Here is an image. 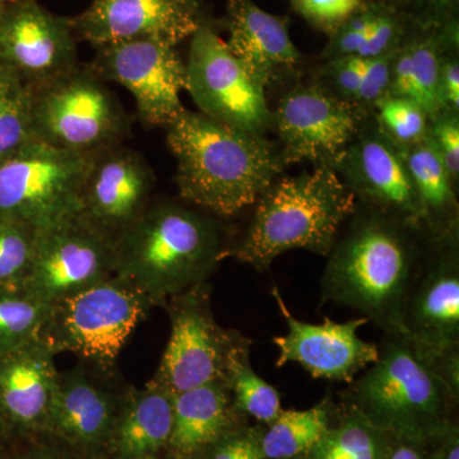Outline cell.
Here are the masks:
<instances>
[{"mask_svg":"<svg viewBox=\"0 0 459 459\" xmlns=\"http://www.w3.org/2000/svg\"><path fill=\"white\" fill-rule=\"evenodd\" d=\"M371 114L379 131L400 148L413 146L427 138L430 117L412 100L385 96Z\"/></svg>","mask_w":459,"mask_h":459,"instance_id":"1f68e13d","label":"cell"},{"mask_svg":"<svg viewBox=\"0 0 459 459\" xmlns=\"http://www.w3.org/2000/svg\"><path fill=\"white\" fill-rule=\"evenodd\" d=\"M114 274L113 241L77 216L39 231L31 268L21 289L49 305Z\"/></svg>","mask_w":459,"mask_h":459,"instance_id":"4fadbf2b","label":"cell"},{"mask_svg":"<svg viewBox=\"0 0 459 459\" xmlns=\"http://www.w3.org/2000/svg\"><path fill=\"white\" fill-rule=\"evenodd\" d=\"M380 8L382 4L379 3L365 0L364 4L355 13L343 21L333 32L329 33L327 45L322 54L323 59L358 56Z\"/></svg>","mask_w":459,"mask_h":459,"instance_id":"e575fe53","label":"cell"},{"mask_svg":"<svg viewBox=\"0 0 459 459\" xmlns=\"http://www.w3.org/2000/svg\"><path fill=\"white\" fill-rule=\"evenodd\" d=\"M247 421L235 409L225 382L175 394L164 459H197L226 431Z\"/></svg>","mask_w":459,"mask_h":459,"instance_id":"d4e9b609","label":"cell"},{"mask_svg":"<svg viewBox=\"0 0 459 459\" xmlns=\"http://www.w3.org/2000/svg\"><path fill=\"white\" fill-rule=\"evenodd\" d=\"M39 230L0 220V286L22 287L31 268Z\"/></svg>","mask_w":459,"mask_h":459,"instance_id":"d6a6232c","label":"cell"},{"mask_svg":"<svg viewBox=\"0 0 459 459\" xmlns=\"http://www.w3.org/2000/svg\"><path fill=\"white\" fill-rule=\"evenodd\" d=\"M174 394L148 380L129 385L115 420L104 459H164L172 428Z\"/></svg>","mask_w":459,"mask_h":459,"instance_id":"cb8c5ba5","label":"cell"},{"mask_svg":"<svg viewBox=\"0 0 459 459\" xmlns=\"http://www.w3.org/2000/svg\"><path fill=\"white\" fill-rule=\"evenodd\" d=\"M128 386L119 371L78 360L71 369L59 371L45 431L104 459Z\"/></svg>","mask_w":459,"mask_h":459,"instance_id":"9a60e30c","label":"cell"},{"mask_svg":"<svg viewBox=\"0 0 459 459\" xmlns=\"http://www.w3.org/2000/svg\"><path fill=\"white\" fill-rule=\"evenodd\" d=\"M428 140L433 143L453 181L459 180V117L442 111L429 120Z\"/></svg>","mask_w":459,"mask_h":459,"instance_id":"ab89813d","label":"cell"},{"mask_svg":"<svg viewBox=\"0 0 459 459\" xmlns=\"http://www.w3.org/2000/svg\"><path fill=\"white\" fill-rule=\"evenodd\" d=\"M394 54V51L388 56L361 57V83L358 107L365 114L373 113L377 102L389 95Z\"/></svg>","mask_w":459,"mask_h":459,"instance_id":"f35d334b","label":"cell"},{"mask_svg":"<svg viewBox=\"0 0 459 459\" xmlns=\"http://www.w3.org/2000/svg\"><path fill=\"white\" fill-rule=\"evenodd\" d=\"M225 23L230 50L265 90L300 65L303 56L290 35L289 21L255 0H229Z\"/></svg>","mask_w":459,"mask_h":459,"instance_id":"7402d4cb","label":"cell"},{"mask_svg":"<svg viewBox=\"0 0 459 459\" xmlns=\"http://www.w3.org/2000/svg\"><path fill=\"white\" fill-rule=\"evenodd\" d=\"M271 294L287 325V333L272 340L279 350L277 368L295 362L314 379L349 385L379 356L377 344L359 336V329L369 323L365 316L344 323L325 318L312 325L292 316L277 287Z\"/></svg>","mask_w":459,"mask_h":459,"instance_id":"d6986e66","label":"cell"},{"mask_svg":"<svg viewBox=\"0 0 459 459\" xmlns=\"http://www.w3.org/2000/svg\"><path fill=\"white\" fill-rule=\"evenodd\" d=\"M156 175L137 151L120 144L91 157L81 190L80 214L111 241L152 204Z\"/></svg>","mask_w":459,"mask_h":459,"instance_id":"ac0fdd59","label":"cell"},{"mask_svg":"<svg viewBox=\"0 0 459 459\" xmlns=\"http://www.w3.org/2000/svg\"><path fill=\"white\" fill-rule=\"evenodd\" d=\"M290 3L310 26L329 35L355 13L365 0H290Z\"/></svg>","mask_w":459,"mask_h":459,"instance_id":"74e56055","label":"cell"},{"mask_svg":"<svg viewBox=\"0 0 459 459\" xmlns=\"http://www.w3.org/2000/svg\"><path fill=\"white\" fill-rule=\"evenodd\" d=\"M262 425L243 422L230 429L197 459H265L262 451Z\"/></svg>","mask_w":459,"mask_h":459,"instance_id":"8d00e7d4","label":"cell"},{"mask_svg":"<svg viewBox=\"0 0 459 459\" xmlns=\"http://www.w3.org/2000/svg\"><path fill=\"white\" fill-rule=\"evenodd\" d=\"M346 225L327 255L320 300L356 310L383 334L404 336L407 296L430 241L420 230L358 204Z\"/></svg>","mask_w":459,"mask_h":459,"instance_id":"6da1fadb","label":"cell"},{"mask_svg":"<svg viewBox=\"0 0 459 459\" xmlns=\"http://www.w3.org/2000/svg\"><path fill=\"white\" fill-rule=\"evenodd\" d=\"M429 459H459V425L453 419L428 435Z\"/></svg>","mask_w":459,"mask_h":459,"instance_id":"7bdbcfd3","label":"cell"},{"mask_svg":"<svg viewBox=\"0 0 459 459\" xmlns=\"http://www.w3.org/2000/svg\"><path fill=\"white\" fill-rule=\"evenodd\" d=\"M459 0H418L412 18L424 25H446L458 20Z\"/></svg>","mask_w":459,"mask_h":459,"instance_id":"ee69618b","label":"cell"},{"mask_svg":"<svg viewBox=\"0 0 459 459\" xmlns=\"http://www.w3.org/2000/svg\"><path fill=\"white\" fill-rule=\"evenodd\" d=\"M32 141L31 89L0 65V162Z\"/></svg>","mask_w":459,"mask_h":459,"instance_id":"f546056e","label":"cell"},{"mask_svg":"<svg viewBox=\"0 0 459 459\" xmlns=\"http://www.w3.org/2000/svg\"><path fill=\"white\" fill-rule=\"evenodd\" d=\"M92 63L107 82L120 84L134 100L147 126L165 128L183 113L186 66L178 47L156 40L115 42L98 48Z\"/></svg>","mask_w":459,"mask_h":459,"instance_id":"7c38bea8","label":"cell"},{"mask_svg":"<svg viewBox=\"0 0 459 459\" xmlns=\"http://www.w3.org/2000/svg\"><path fill=\"white\" fill-rule=\"evenodd\" d=\"M92 156L30 142L0 162V220L40 231L77 217Z\"/></svg>","mask_w":459,"mask_h":459,"instance_id":"9c48e42d","label":"cell"},{"mask_svg":"<svg viewBox=\"0 0 459 459\" xmlns=\"http://www.w3.org/2000/svg\"><path fill=\"white\" fill-rule=\"evenodd\" d=\"M7 439V434H5L4 428H3L2 421H0V443L3 442V440Z\"/></svg>","mask_w":459,"mask_h":459,"instance_id":"7dc6e473","label":"cell"},{"mask_svg":"<svg viewBox=\"0 0 459 459\" xmlns=\"http://www.w3.org/2000/svg\"><path fill=\"white\" fill-rule=\"evenodd\" d=\"M421 211L422 234L430 243L459 238L457 184L428 137L401 148Z\"/></svg>","mask_w":459,"mask_h":459,"instance_id":"484cf974","label":"cell"},{"mask_svg":"<svg viewBox=\"0 0 459 459\" xmlns=\"http://www.w3.org/2000/svg\"><path fill=\"white\" fill-rule=\"evenodd\" d=\"M385 459H429L428 437L391 435Z\"/></svg>","mask_w":459,"mask_h":459,"instance_id":"f6af8a7d","label":"cell"},{"mask_svg":"<svg viewBox=\"0 0 459 459\" xmlns=\"http://www.w3.org/2000/svg\"><path fill=\"white\" fill-rule=\"evenodd\" d=\"M78 65L72 18L51 13L38 0H13L0 12V65L30 87L50 82Z\"/></svg>","mask_w":459,"mask_h":459,"instance_id":"2e32d148","label":"cell"},{"mask_svg":"<svg viewBox=\"0 0 459 459\" xmlns=\"http://www.w3.org/2000/svg\"><path fill=\"white\" fill-rule=\"evenodd\" d=\"M198 2H201V0H198Z\"/></svg>","mask_w":459,"mask_h":459,"instance_id":"681fc988","label":"cell"},{"mask_svg":"<svg viewBox=\"0 0 459 459\" xmlns=\"http://www.w3.org/2000/svg\"><path fill=\"white\" fill-rule=\"evenodd\" d=\"M162 307L170 320V338L151 379L174 395L213 382L226 383L232 356L253 342L214 319L208 281L171 296Z\"/></svg>","mask_w":459,"mask_h":459,"instance_id":"ba28073f","label":"cell"},{"mask_svg":"<svg viewBox=\"0 0 459 459\" xmlns=\"http://www.w3.org/2000/svg\"><path fill=\"white\" fill-rule=\"evenodd\" d=\"M403 333L429 362L459 347V238L430 243L411 285Z\"/></svg>","mask_w":459,"mask_h":459,"instance_id":"e0dca14e","label":"cell"},{"mask_svg":"<svg viewBox=\"0 0 459 459\" xmlns=\"http://www.w3.org/2000/svg\"><path fill=\"white\" fill-rule=\"evenodd\" d=\"M358 105L344 101L323 84H299L272 111V128L287 165L312 162L334 168L367 119Z\"/></svg>","mask_w":459,"mask_h":459,"instance_id":"8fae6325","label":"cell"},{"mask_svg":"<svg viewBox=\"0 0 459 459\" xmlns=\"http://www.w3.org/2000/svg\"><path fill=\"white\" fill-rule=\"evenodd\" d=\"M205 20L198 0H92L72 18L77 39L95 49L115 42L156 40L178 45Z\"/></svg>","mask_w":459,"mask_h":459,"instance_id":"ffe728a7","label":"cell"},{"mask_svg":"<svg viewBox=\"0 0 459 459\" xmlns=\"http://www.w3.org/2000/svg\"><path fill=\"white\" fill-rule=\"evenodd\" d=\"M369 2L379 3V4L386 5V7L397 9V11L411 17L413 11H415L418 0H369Z\"/></svg>","mask_w":459,"mask_h":459,"instance_id":"bcb514c9","label":"cell"},{"mask_svg":"<svg viewBox=\"0 0 459 459\" xmlns=\"http://www.w3.org/2000/svg\"><path fill=\"white\" fill-rule=\"evenodd\" d=\"M48 307L21 287L0 286V355L40 337Z\"/></svg>","mask_w":459,"mask_h":459,"instance_id":"4dcf8cb0","label":"cell"},{"mask_svg":"<svg viewBox=\"0 0 459 459\" xmlns=\"http://www.w3.org/2000/svg\"><path fill=\"white\" fill-rule=\"evenodd\" d=\"M11 2H13V0H0V12H2L3 9L7 7L9 3H11Z\"/></svg>","mask_w":459,"mask_h":459,"instance_id":"c3c4849f","label":"cell"},{"mask_svg":"<svg viewBox=\"0 0 459 459\" xmlns=\"http://www.w3.org/2000/svg\"><path fill=\"white\" fill-rule=\"evenodd\" d=\"M56 356L40 337L0 355V421L7 437L47 430L59 377Z\"/></svg>","mask_w":459,"mask_h":459,"instance_id":"44dd1931","label":"cell"},{"mask_svg":"<svg viewBox=\"0 0 459 459\" xmlns=\"http://www.w3.org/2000/svg\"><path fill=\"white\" fill-rule=\"evenodd\" d=\"M333 169L356 204L422 232L418 195L403 152L379 131L374 119L364 120Z\"/></svg>","mask_w":459,"mask_h":459,"instance_id":"5bb4252c","label":"cell"},{"mask_svg":"<svg viewBox=\"0 0 459 459\" xmlns=\"http://www.w3.org/2000/svg\"><path fill=\"white\" fill-rule=\"evenodd\" d=\"M455 39H459L458 20L437 26L411 18L409 30L392 60L389 95L412 100L430 117L442 113L440 60L446 45Z\"/></svg>","mask_w":459,"mask_h":459,"instance_id":"603a6c76","label":"cell"},{"mask_svg":"<svg viewBox=\"0 0 459 459\" xmlns=\"http://www.w3.org/2000/svg\"><path fill=\"white\" fill-rule=\"evenodd\" d=\"M155 307L131 281L114 274L49 304L40 338L57 353L117 370L120 352Z\"/></svg>","mask_w":459,"mask_h":459,"instance_id":"8992f818","label":"cell"},{"mask_svg":"<svg viewBox=\"0 0 459 459\" xmlns=\"http://www.w3.org/2000/svg\"><path fill=\"white\" fill-rule=\"evenodd\" d=\"M189 40L186 91L199 113L238 131L265 135L272 128V111L264 87L207 18Z\"/></svg>","mask_w":459,"mask_h":459,"instance_id":"30bf717a","label":"cell"},{"mask_svg":"<svg viewBox=\"0 0 459 459\" xmlns=\"http://www.w3.org/2000/svg\"><path fill=\"white\" fill-rule=\"evenodd\" d=\"M338 410L333 398H323L307 410H282L263 427L262 451L265 459H303L327 434Z\"/></svg>","mask_w":459,"mask_h":459,"instance_id":"4316f807","label":"cell"},{"mask_svg":"<svg viewBox=\"0 0 459 459\" xmlns=\"http://www.w3.org/2000/svg\"><path fill=\"white\" fill-rule=\"evenodd\" d=\"M177 161L181 201L214 217H232L255 205L285 165L264 135L250 134L184 108L165 126Z\"/></svg>","mask_w":459,"mask_h":459,"instance_id":"7a4b0ae2","label":"cell"},{"mask_svg":"<svg viewBox=\"0 0 459 459\" xmlns=\"http://www.w3.org/2000/svg\"><path fill=\"white\" fill-rule=\"evenodd\" d=\"M30 89L35 141L92 156L120 146L131 134V115L91 65L80 63L56 80Z\"/></svg>","mask_w":459,"mask_h":459,"instance_id":"52a82bcc","label":"cell"},{"mask_svg":"<svg viewBox=\"0 0 459 459\" xmlns=\"http://www.w3.org/2000/svg\"><path fill=\"white\" fill-rule=\"evenodd\" d=\"M389 442L391 434L340 401L327 434L303 459H385Z\"/></svg>","mask_w":459,"mask_h":459,"instance_id":"83f0119b","label":"cell"},{"mask_svg":"<svg viewBox=\"0 0 459 459\" xmlns=\"http://www.w3.org/2000/svg\"><path fill=\"white\" fill-rule=\"evenodd\" d=\"M355 210L356 199L334 169L280 177L255 202L243 238L226 256L256 272L290 250L327 256Z\"/></svg>","mask_w":459,"mask_h":459,"instance_id":"277c9868","label":"cell"},{"mask_svg":"<svg viewBox=\"0 0 459 459\" xmlns=\"http://www.w3.org/2000/svg\"><path fill=\"white\" fill-rule=\"evenodd\" d=\"M226 250L217 217L184 201H152L114 241L115 274L162 307L171 296L208 281Z\"/></svg>","mask_w":459,"mask_h":459,"instance_id":"3957f363","label":"cell"},{"mask_svg":"<svg viewBox=\"0 0 459 459\" xmlns=\"http://www.w3.org/2000/svg\"><path fill=\"white\" fill-rule=\"evenodd\" d=\"M250 350L252 344H247L234 353L226 374V385L238 412L267 427L283 410L282 403L277 389L253 369Z\"/></svg>","mask_w":459,"mask_h":459,"instance_id":"f1b7e54d","label":"cell"},{"mask_svg":"<svg viewBox=\"0 0 459 459\" xmlns=\"http://www.w3.org/2000/svg\"><path fill=\"white\" fill-rule=\"evenodd\" d=\"M379 356L340 394L391 435L427 437L457 419L459 398L404 336L383 334Z\"/></svg>","mask_w":459,"mask_h":459,"instance_id":"5b68a950","label":"cell"},{"mask_svg":"<svg viewBox=\"0 0 459 459\" xmlns=\"http://www.w3.org/2000/svg\"><path fill=\"white\" fill-rule=\"evenodd\" d=\"M459 39L446 45L440 60V95L444 111L459 115Z\"/></svg>","mask_w":459,"mask_h":459,"instance_id":"b9f144b4","label":"cell"},{"mask_svg":"<svg viewBox=\"0 0 459 459\" xmlns=\"http://www.w3.org/2000/svg\"><path fill=\"white\" fill-rule=\"evenodd\" d=\"M0 459H98L56 437L40 433L8 437L0 443Z\"/></svg>","mask_w":459,"mask_h":459,"instance_id":"836d02e7","label":"cell"},{"mask_svg":"<svg viewBox=\"0 0 459 459\" xmlns=\"http://www.w3.org/2000/svg\"><path fill=\"white\" fill-rule=\"evenodd\" d=\"M410 23L411 17L407 14L382 4L356 56L377 57L394 53L403 40Z\"/></svg>","mask_w":459,"mask_h":459,"instance_id":"d590c367","label":"cell"},{"mask_svg":"<svg viewBox=\"0 0 459 459\" xmlns=\"http://www.w3.org/2000/svg\"><path fill=\"white\" fill-rule=\"evenodd\" d=\"M362 59L360 56L334 57L323 66L327 87L332 93L344 101L358 105L361 83Z\"/></svg>","mask_w":459,"mask_h":459,"instance_id":"60d3db41","label":"cell"}]
</instances>
